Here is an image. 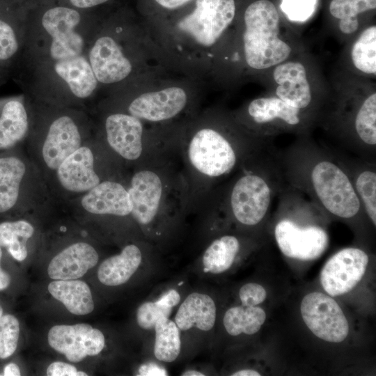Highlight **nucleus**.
<instances>
[{
  "instance_id": "ea45409f",
  "label": "nucleus",
  "mask_w": 376,
  "mask_h": 376,
  "mask_svg": "<svg viewBox=\"0 0 376 376\" xmlns=\"http://www.w3.org/2000/svg\"><path fill=\"white\" fill-rule=\"evenodd\" d=\"M180 301V295L174 289L169 290L162 295L156 301L161 305L173 308Z\"/></svg>"
},
{
  "instance_id": "0eeeda50",
  "label": "nucleus",
  "mask_w": 376,
  "mask_h": 376,
  "mask_svg": "<svg viewBox=\"0 0 376 376\" xmlns=\"http://www.w3.org/2000/svg\"><path fill=\"white\" fill-rule=\"evenodd\" d=\"M94 134L125 169H133L175 149L174 127L150 129L139 118L111 111L92 110Z\"/></svg>"
},
{
  "instance_id": "ddd939ff",
  "label": "nucleus",
  "mask_w": 376,
  "mask_h": 376,
  "mask_svg": "<svg viewBox=\"0 0 376 376\" xmlns=\"http://www.w3.org/2000/svg\"><path fill=\"white\" fill-rule=\"evenodd\" d=\"M273 196V187L265 174L251 169L242 172L230 185L222 206L227 207L240 224L253 226L267 215Z\"/></svg>"
},
{
  "instance_id": "c85d7f7f",
  "label": "nucleus",
  "mask_w": 376,
  "mask_h": 376,
  "mask_svg": "<svg viewBox=\"0 0 376 376\" xmlns=\"http://www.w3.org/2000/svg\"><path fill=\"white\" fill-rule=\"evenodd\" d=\"M351 56L354 66L360 71L376 74V26L365 29L352 46Z\"/></svg>"
},
{
  "instance_id": "9b49d317",
  "label": "nucleus",
  "mask_w": 376,
  "mask_h": 376,
  "mask_svg": "<svg viewBox=\"0 0 376 376\" xmlns=\"http://www.w3.org/2000/svg\"><path fill=\"white\" fill-rule=\"evenodd\" d=\"M243 20V54L249 67L264 70L289 56L290 47L279 37V17L273 3L257 0L249 3Z\"/></svg>"
},
{
  "instance_id": "72a5a7b5",
  "label": "nucleus",
  "mask_w": 376,
  "mask_h": 376,
  "mask_svg": "<svg viewBox=\"0 0 376 376\" xmlns=\"http://www.w3.org/2000/svg\"><path fill=\"white\" fill-rule=\"evenodd\" d=\"M376 0H332L329 5L330 13L339 19H357L361 13L373 10Z\"/></svg>"
},
{
  "instance_id": "c9c22d12",
  "label": "nucleus",
  "mask_w": 376,
  "mask_h": 376,
  "mask_svg": "<svg viewBox=\"0 0 376 376\" xmlns=\"http://www.w3.org/2000/svg\"><path fill=\"white\" fill-rule=\"evenodd\" d=\"M317 0H283L281 9L289 19L304 21L313 13Z\"/></svg>"
},
{
  "instance_id": "412c9836",
  "label": "nucleus",
  "mask_w": 376,
  "mask_h": 376,
  "mask_svg": "<svg viewBox=\"0 0 376 376\" xmlns=\"http://www.w3.org/2000/svg\"><path fill=\"white\" fill-rule=\"evenodd\" d=\"M54 207L45 211L3 220L0 222V246L5 248L16 260H24L29 253L28 243L36 232L33 224L34 218L38 214L51 210Z\"/></svg>"
},
{
  "instance_id": "f03ea898",
  "label": "nucleus",
  "mask_w": 376,
  "mask_h": 376,
  "mask_svg": "<svg viewBox=\"0 0 376 376\" xmlns=\"http://www.w3.org/2000/svg\"><path fill=\"white\" fill-rule=\"evenodd\" d=\"M236 10L235 0H193L167 15L141 20L165 69L204 84Z\"/></svg>"
},
{
  "instance_id": "2eb2a0df",
  "label": "nucleus",
  "mask_w": 376,
  "mask_h": 376,
  "mask_svg": "<svg viewBox=\"0 0 376 376\" xmlns=\"http://www.w3.org/2000/svg\"><path fill=\"white\" fill-rule=\"evenodd\" d=\"M274 237L283 255L301 260L320 258L329 245V236L323 228L314 224L300 225L289 218L277 222Z\"/></svg>"
},
{
  "instance_id": "58836bf2",
  "label": "nucleus",
  "mask_w": 376,
  "mask_h": 376,
  "mask_svg": "<svg viewBox=\"0 0 376 376\" xmlns=\"http://www.w3.org/2000/svg\"><path fill=\"white\" fill-rule=\"evenodd\" d=\"M68 6L73 8L84 10L111 4L113 0H68Z\"/></svg>"
},
{
  "instance_id": "a19ab883",
  "label": "nucleus",
  "mask_w": 376,
  "mask_h": 376,
  "mask_svg": "<svg viewBox=\"0 0 376 376\" xmlns=\"http://www.w3.org/2000/svg\"><path fill=\"white\" fill-rule=\"evenodd\" d=\"M359 27L357 19H340L339 28L342 33L345 34H351L355 32Z\"/></svg>"
},
{
  "instance_id": "4c0bfd02",
  "label": "nucleus",
  "mask_w": 376,
  "mask_h": 376,
  "mask_svg": "<svg viewBox=\"0 0 376 376\" xmlns=\"http://www.w3.org/2000/svg\"><path fill=\"white\" fill-rule=\"evenodd\" d=\"M48 376H86L87 374L78 371L75 366L62 361L51 363L47 369Z\"/></svg>"
},
{
  "instance_id": "473e14b6",
  "label": "nucleus",
  "mask_w": 376,
  "mask_h": 376,
  "mask_svg": "<svg viewBox=\"0 0 376 376\" xmlns=\"http://www.w3.org/2000/svg\"><path fill=\"white\" fill-rule=\"evenodd\" d=\"M19 322L10 314L0 317V358L6 359L16 350L19 336Z\"/></svg>"
},
{
  "instance_id": "393cba45",
  "label": "nucleus",
  "mask_w": 376,
  "mask_h": 376,
  "mask_svg": "<svg viewBox=\"0 0 376 376\" xmlns=\"http://www.w3.org/2000/svg\"><path fill=\"white\" fill-rule=\"evenodd\" d=\"M247 113L257 125H266L281 121L289 126L301 123L300 110L279 97H259L253 100L247 106Z\"/></svg>"
},
{
  "instance_id": "bb28decb",
  "label": "nucleus",
  "mask_w": 376,
  "mask_h": 376,
  "mask_svg": "<svg viewBox=\"0 0 376 376\" xmlns=\"http://www.w3.org/2000/svg\"><path fill=\"white\" fill-rule=\"evenodd\" d=\"M266 319L265 311L258 306H238L230 308L224 314L223 323L228 334L252 335L257 333Z\"/></svg>"
},
{
  "instance_id": "7c9ffc66",
  "label": "nucleus",
  "mask_w": 376,
  "mask_h": 376,
  "mask_svg": "<svg viewBox=\"0 0 376 376\" xmlns=\"http://www.w3.org/2000/svg\"><path fill=\"white\" fill-rule=\"evenodd\" d=\"M363 209L376 225V172L373 169L361 170L352 178Z\"/></svg>"
},
{
  "instance_id": "dca6fc26",
  "label": "nucleus",
  "mask_w": 376,
  "mask_h": 376,
  "mask_svg": "<svg viewBox=\"0 0 376 376\" xmlns=\"http://www.w3.org/2000/svg\"><path fill=\"white\" fill-rule=\"evenodd\" d=\"M369 258L363 250L345 248L333 255L324 265L320 283L331 297L351 291L363 278Z\"/></svg>"
},
{
  "instance_id": "f8f14e48",
  "label": "nucleus",
  "mask_w": 376,
  "mask_h": 376,
  "mask_svg": "<svg viewBox=\"0 0 376 376\" xmlns=\"http://www.w3.org/2000/svg\"><path fill=\"white\" fill-rule=\"evenodd\" d=\"M61 205L75 219L84 223L98 219H132L127 177L104 180Z\"/></svg>"
},
{
  "instance_id": "4468645a",
  "label": "nucleus",
  "mask_w": 376,
  "mask_h": 376,
  "mask_svg": "<svg viewBox=\"0 0 376 376\" xmlns=\"http://www.w3.org/2000/svg\"><path fill=\"white\" fill-rule=\"evenodd\" d=\"M300 311L308 329L322 340L332 343L344 340L349 324L338 303L329 295L315 292L302 299Z\"/></svg>"
},
{
  "instance_id": "37998d69",
  "label": "nucleus",
  "mask_w": 376,
  "mask_h": 376,
  "mask_svg": "<svg viewBox=\"0 0 376 376\" xmlns=\"http://www.w3.org/2000/svg\"><path fill=\"white\" fill-rule=\"evenodd\" d=\"M20 375L19 366L14 363H10L4 368L3 375L5 376H19Z\"/></svg>"
},
{
  "instance_id": "6e6552de",
  "label": "nucleus",
  "mask_w": 376,
  "mask_h": 376,
  "mask_svg": "<svg viewBox=\"0 0 376 376\" xmlns=\"http://www.w3.org/2000/svg\"><path fill=\"white\" fill-rule=\"evenodd\" d=\"M125 169L95 134L66 157L47 182L53 199L63 205L102 182L127 178Z\"/></svg>"
},
{
  "instance_id": "9d476101",
  "label": "nucleus",
  "mask_w": 376,
  "mask_h": 376,
  "mask_svg": "<svg viewBox=\"0 0 376 376\" xmlns=\"http://www.w3.org/2000/svg\"><path fill=\"white\" fill-rule=\"evenodd\" d=\"M301 182H296L311 196L315 205L329 214L351 219L361 210L352 178L338 162L325 155H315L306 164Z\"/></svg>"
},
{
  "instance_id": "f257e3e1",
  "label": "nucleus",
  "mask_w": 376,
  "mask_h": 376,
  "mask_svg": "<svg viewBox=\"0 0 376 376\" xmlns=\"http://www.w3.org/2000/svg\"><path fill=\"white\" fill-rule=\"evenodd\" d=\"M39 8L27 14L15 80L33 100L91 111L100 88L88 52L101 17L62 4Z\"/></svg>"
},
{
  "instance_id": "4be33fe9",
  "label": "nucleus",
  "mask_w": 376,
  "mask_h": 376,
  "mask_svg": "<svg viewBox=\"0 0 376 376\" xmlns=\"http://www.w3.org/2000/svg\"><path fill=\"white\" fill-rule=\"evenodd\" d=\"M216 305L206 294L193 292L181 304L175 316V323L182 331L196 327L207 331L211 330L216 320Z\"/></svg>"
},
{
  "instance_id": "2f4dec72",
  "label": "nucleus",
  "mask_w": 376,
  "mask_h": 376,
  "mask_svg": "<svg viewBox=\"0 0 376 376\" xmlns=\"http://www.w3.org/2000/svg\"><path fill=\"white\" fill-rule=\"evenodd\" d=\"M193 0H137L139 15L143 21H149L177 11Z\"/></svg>"
},
{
  "instance_id": "de8ad7c7",
  "label": "nucleus",
  "mask_w": 376,
  "mask_h": 376,
  "mask_svg": "<svg viewBox=\"0 0 376 376\" xmlns=\"http://www.w3.org/2000/svg\"><path fill=\"white\" fill-rule=\"evenodd\" d=\"M3 315V308L0 306V317Z\"/></svg>"
},
{
  "instance_id": "f704fd0d",
  "label": "nucleus",
  "mask_w": 376,
  "mask_h": 376,
  "mask_svg": "<svg viewBox=\"0 0 376 376\" xmlns=\"http://www.w3.org/2000/svg\"><path fill=\"white\" fill-rule=\"evenodd\" d=\"M171 311V308L161 305L156 301L144 302L136 311L137 324L143 329H152L157 321L162 318H169Z\"/></svg>"
},
{
  "instance_id": "6ab92c4d",
  "label": "nucleus",
  "mask_w": 376,
  "mask_h": 376,
  "mask_svg": "<svg viewBox=\"0 0 376 376\" xmlns=\"http://www.w3.org/2000/svg\"><path fill=\"white\" fill-rule=\"evenodd\" d=\"M98 260V253L93 244L85 241L75 242L52 258L47 274L53 280L77 279L94 267Z\"/></svg>"
},
{
  "instance_id": "e433bc0d",
  "label": "nucleus",
  "mask_w": 376,
  "mask_h": 376,
  "mask_svg": "<svg viewBox=\"0 0 376 376\" xmlns=\"http://www.w3.org/2000/svg\"><path fill=\"white\" fill-rule=\"evenodd\" d=\"M239 297L243 306H254L265 300L267 292L260 284L249 283L241 287L239 291Z\"/></svg>"
},
{
  "instance_id": "b1692460",
  "label": "nucleus",
  "mask_w": 376,
  "mask_h": 376,
  "mask_svg": "<svg viewBox=\"0 0 376 376\" xmlns=\"http://www.w3.org/2000/svg\"><path fill=\"white\" fill-rule=\"evenodd\" d=\"M49 292L67 310L77 315H85L94 310V301L88 285L78 279L54 280L47 287Z\"/></svg>"
},
{
  "instance_id": "79ce46f5",
  "label": "nucleus",
  "mask_w": 376,
  "mask_h": 376,
  "mask_svg": "<svg viewBox=\"0 0 376 376\" xmlns=\"http://www.w3.org/2000/svg\"><path fill=\"white\" fill-rule=\"evenodd\" d=\"M3 256V247L0 246V264ZM10 283V275L3 271L0 265V290L7 288Z\"/></svg>"
},
{
  "instance_id": "5701e85b",
  "label": "nucleus",
  "mask_w": 376,
  "mask_h": 376,
  "mask_svg": "<svg viewBox=\"0 0 376 376\" xmlns=\"http://www.w3.org/2000/svg\"><path fill=\"white\" fill-rule=\"evenodd\" d=\"M142 261L140 248L130 244L118 254L106 258L100 265L97 278L107 286H117L127 282L136 272Z\"/></svg>"
},
{
  "instance_id": "1a4fd4ad",
  "label": "nucleus",
  "mask_w": 376,
  "mask_h": 376,
  "mask_svg": "<svg viewBox=\"0 0 376 376\" xmlns=\"http://www.w3.org/2000/svg\"><path fill=\"white\" fill-rule=\"evenodd\" d=\"M56 204L24 145L0 152V217H22Z\"/></svg>"
},
{
  "instance_id": "a18cd8bd",
  "label": "nucleus",
  "mask_w": 376,
  "mask_h": 376,
  "mask_svg": "<svg viewBox=\"0 0 376 376\" xmlns=\"http://www.w3.org/2000/svg\"><path fill=\"white\" fill-rule=\"evenodd\" d=\"M10 74V71L0 63V86L7 81Z\"/></svg>"
},
{
  "instance_id": "a211bd4d",
  "label": "nucleus",
  "mask_w": 376,
  "mask_h": 376,
  "mask_svg": "<svg viewBox=\"0 0 376 376\" xmlns=\"http://www.w3.org/2000/svg\"><path fill=\"white\" fill-rule=\"evenodd\" d=\"M30 119L28 95L0 97V152L24 145Z\"/></svg>"
},
{
  "instance_id": "aec40b11",
  "label": "nucleus",
  "mask_w": 376,
  "mask_h": 376,
  "mask_svg": "<svg viewBox=\"0 0 376 376\" xmlns=\"http://www.w3.org/2000/svg\"><path fill=\"white\" fill-rule=\"evenodd\" d=\"M273 76L278 84L276 94L279 99L299 110L310 104L311 91L306 69L301 63L291 61L280 64L275 68Z\"/></svg>"
},
{
  "instance_id": "423d86ee",
  "label": "nucleus",
  "mask_w": 376,
  "mask_h": 376,
  "mask_svg": "<svg viewBox=\"0 0 376 376\" xmlns=\"http://www.w3.org/2000/svg\"><path fill=\"white\" fill-rule=\"evenodd\" d=\"M29 98L30 127L24 147L47 184L62 162L93 135L94 120L88 111Z\"/></svg>"
},
{
  "instance_id": "c756f323",
  "label": "nucleus",
  "mask_w": 376,
  "mask_h": 376,
  "mask_svg": "<svg viewBox=\"0 0 376 376\" xmlns=\"http://www.w3.org/2000/svg\"><path fill=\"white\" fill-rule=\"evenodd\" d=\"M354 129L359 140L365 144L375 148L376 146V93L366 97L354 118Z\"/></svg>"
},
{
  "instance_id": "39448f33",
  "label": "nucleus",
  "mask_w": 376,
  "mask_h": 376,
  "mask_svg": "<svg viewBox=\"0 0 376 376\" xmlns=\"http://www.w3.org/2000/svg\"><path fill=\"white\" fill-rule=\"evenodd\" d=\"M203 83L184 77H159L124 84L105 92L92 110L123 112L158 127L174 123L194 110Z\"/></svg>"
},
{
  "instance_id": "c03bdc74",
  "label": "nucleus",
  "mask_w": 376,
  "mask_h": 376,
  "mask_svg": "<svg viewBox=\"0 0 376 376\" xmlns=\"http://www.w3.org/2000/svg\"><path fill=\"white\" fill-rule=\"evenodd\" d=\"M232 376H260V374L251 369H243L233 373Z\"/></svg>"
},
{
  "instance_id": "49530a36",
  "label": "nucleus",
  "mask_w": 376,
  "mask_h": 376,
  "mask_svg": "<svg viewBox=\"0 0 376 376\" xmlns=\"http://www.w3.org/2000/svg\"><path fill=\"white\" fill-rule=\"evenodd\" d=\"M182 376H204L205 374L195 370H189L182 373Z\"/></svg>"
},
{
  "instance_id": "7ed1b4c3",
  "label": "nucleus",
  "mask_w": 376,
  "mask_h": 376,
  "mask_svg": "<svg viewBox=\"0 0 376 376\" xmlns=\"http://www.w3.org/2000/svg\"><path fill=\"white\" fill-rule=\"evenodd\" d=\"M100 91L152 79L166 70L139 15L119 8L101 17L88 48Z\"/></svg>"
},
{
  "instance_id": "20e7f679",
  "label": "nucleus",
  "mask_w": 376,
  "mask_h": 376,
  "mask_svg": "<svg viewBox=\"0 0 376 376\" xmlns=\"http://www.w3.org/2000/svg\"><path fill=\"white\" fill-rule=\"evenodd\" d=\"M177 148L185 164L182 174L189 206L198 203L210 187L242 166L248 148L226 134L212 114H194L177 127Z\"/></svg>"
},
{
  "instance_id": "f3484780",
  "label": "nucleus",
  "mask_w": 376,
  "mask_h": 376,
  "mask_svg": "<svg viewBox=\"0 0 376 376\" xmlns=\"http://www.w3.org/2000/svg\"><path fill=\"white\" fill-rule=\"evenodd\" d=\"M47 340L52 348L71 362L97 355L105 345L103 333L86 323L55 325L49 329Z\"/></svg>"
},
{
  "instance_id": "cd10ccee",
  "label": "nucleus",
  "mask_w": 376,
  "mask_h": 376,
  "mask_svg": "<svg viewBox=\"0 0 376 376\" xmlns=\"http://www.w3.org/2000/svg\"><path fill=\"white\" fill-rule=\"evenodd\" d=\"M155 338L154 355L155 358L166 363L174 361L181 350L179 328L169 318L159 319L154 327Z\"/></svg>"
},
{
  "instance_id": "a878e982",
  "label": "nucleus",
  "mask_w": 376,
  "mask_h": 376,
  "mask_svg": "<svg viewBox=\"0 0 376 376\" xmlns=\"http://www.w3.org/2000/svg\"><path fill=\"white\" fill-rule=\"evenodd\" d=\"M240 249L239 240L226 235L213 240L203 253L202 261L205 272L220 274L233 265Z\"/></svg>"
}]
</instances>
